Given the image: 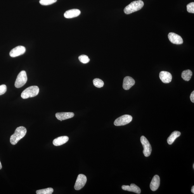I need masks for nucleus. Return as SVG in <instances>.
<instances>
[{"label": "nucleus", "instance_id": "b1692460", "mask_svg": "<svg viewBox=\"0 0 194 194\" xmlns=\"http://www.w3.org/2000/svg\"><path fill=\"white\" fill-rule=\"evenodd\" d=\"M7 88L6 85H0V95H2L6 93Z\"/></svg>", "mask_w": 194, "mask_h": 194}, {"label": "nucleus", "instance_id": "5701e85b", "mask_svg": "<svg viewBox=\"0 0 194 194\" xmlns=\"http://www.w3.org/2000/svg\"><path fill=\"white\" fill-rule=\"evenodd\" d=\"M187 11L189 13H194V3L192 2L187 6Z\"/></svg>", "mask_w": 194, "mask_h": 194}, {"label": "nucleus", "instance_id": "dca6fc26", "mask_svg": "<svg viewBox=\"0 0 194 194\" xmlns=\"http://www.w3.org/2000/svg\"><path fill=\"white\" fill-rule=\"evenodd\" d=\"M68 140L69 138L68 136H61L54 139L53 141V144L55 146H60L67 143Z\"/></svg>", "mask_w": 194, "mask_h": 194}, {"label": "nucleus", "instance_id": "423d86ee", "mask_svg": "<svg viewBox=\"0 0 194 194\" xmlns=\"http://www.w3.org/2000/svg\"><path fill=\"white\" fill-rule=\"evenodd\" d=\"M132 120V117L129 115H124L117 118L115 120L114 124L115 126H120L129 124Z\"/></svg>", "mask_w": 194, "mask_h": 194}, {"label": "nucleus", "instance_id": "f8f14e48", "mask_svg": "<svg viewBox=\"0 0 194 194\" xmlns=\"http://www.w3.org/2000/svg\"><path fill=\"white\" fill-rule=\"evenodd\" d=\"M74 113L72 112H61L56 113V114L57 119L61 121L63 120L70 119L74 116Z\"/></svg>", "mask_w": 194, "mask_h": 194}, {"label": "nucleus", "instance_id": "ddd939ff", "mask_svg": "<svg viewBox=\"0 0 194 194\" xmlns=\"http://www.w3.org/2000/svg\"><path fill=\"white\" fill-rule=\"evenodd\" d=\"M160 185V178L158 175H155L151 181L150 184V188L153 191H157Z\"/></svg>", "mask_w": 194, "mask_h": 194}, {"label": "nucleus", "instance_id": "7ed1b4c3", "mask_svg": "<svg viewBox=\"0 0 194 194\" xmlns=\"http://www.w3.org/2000/svg\"><path fill=\"white\" fill-rule=\"evenodd\" d=\"M39 89L36 86H31L28 87L23 91L21 94V96L23 99L32 98L38 94Z\"/></svg>", "mask_w": 194, "mask_h": 194}, {"label": "nucleus", "instance_id": "bb28decb", "mask_svg": "<svg viewBox=\"0 0 194 194\" xmlns=\"http://www.w3.org/2000/svg\"><path fill=\"white\" fill-rule=\"evenodd\" d=\"M2 168V165L1 162H0V170Z\"/></svg>", "mask_w": 194, "mask_h": 194}, {"label": "nucleus", "instance_id": "20e7f679", "mask_svg": "<svg viewBox=\"0 0 194 194\" xmlns=\"http://www.w3.org/2000/svg\"><path fill=\"white\" fill-rule=\"evenodd\" d=\"M27 80V73L24 70L21 71L19 73L15 82V86L20 88L26 84Z\"/></svg>", "mask_w": 194, "mask_h": 194}, {"label": "nucleus", "instance_id": "a211bd4d", "mask_svg": "<svg viewBox=\"0 0 194 194\" xmlns=\"http://www.w3.org/2000/svg\"><path fill=\"white\" fill-rule=\"evenodd\" d=\"M192 75V72L191 70H186L182 72V77L185 81H188L191 80Z\"/></svg>", "mask_w": 194, "mask_h": 194}, {"label": "nucleus", "instance_id": "393cba45", "mask_svg": "<svg viewBox=\"0 0 194 194\" xmlns=\"http://www.w3.org/2000/svg\"><path fill=\"white\" fill-rule=\"evenodd\" d=\"M191 100L192 103H194V91H193L191 94L190 96Z\"/></svg>", "mask_w": 194, "mask_h": 194}, {"label": "nucleus", "instance_id": "f03ea898", "mask_svg": "<svg viewBox=\"0 0 194 194\" xmlns=\"http://www.w3.org/2000/svg\"><path fill=\"white\" fill-rule=\"evenodd\" d=\"M143 6V2L141 0L133 1L125 7L124 12L125 13L129 15L140 10Z\"/></svg>", "mask_w": 194, "mask_h": 194}, {"label": "nucleus", "instance_id": "39448f33", "mask_svg": "<svg viewBox=\"0 0 194 194\" xmlns=\"http://www.w3.org/2000/svg\"><path fill=\"white\" fill-rule=\"evenodd\" d=\"M141 143L143 148V153L146 157H148L152 152V148L149 142L145 137L142 136L140 138Z\"/></svg>", "mask_w": 194, "mask_h": 194}, {"label": "nucleus", "instance_id": "6e6552de", "mask_svg": "<svg viewBox=\"0 0 194 194\" xmlns=\"http://www.w3.org/2000/svg\"><path fill=\"white\" fill-rule=\"evenodd\" d=\"M26 49L24 46H19L13 48L9 53V55L12 57H16L24 54L26 52Z\"/></svg>", "mask_w": 194, "mask_h": 194}, {"label": "nucleus", "instance_id": "f257e3e1", "mask_svg": "<svg viewBox=\"0 0 194 194\" xmlns=\"http://www.w3.org/2000/svg\"><path fill=\"white\" fill-rule=\"evenodd\" d=\"M27 133L26 128L21 126L17 128L15 130V133L11 137L10 141L12 145H15L20 139L25 137Z\"/></svg>", "mask_w": 194, "mask_h": 194}, {"label": "nucleus", "instance_id": "aec40b11", "mask_svg": "<svg viewBox=\"0 0 194 194\" xmlns=\"http://www.w3.org/2000/svg\"><path fill=\"white\" fill-rule=\"evenodd\" d=\"M93 84L95 86L98 88H101L104 85V82L102 80L99 79H95L93 80Z\"/></svg>", "mask_w": 194, "mask_h": 194}, {"label": "nucleus", "instance_id": "9b49d317", "mask_svg": "<svg viewBox=\"0 0 194 194\" xmlns=\"http://www.w3.org/2000/svg\"><path fill=\"white\" fill-rule=\"evenodd\" d=\"M159 77L162 82L165 84L169 83L171 82L172 79V76L171 73L167 71H164L160 72Z\"/></svg>", "mask_w": 194, "mask_h": 194}, {"label": "nucleus", "instance_id": "4be33fe9", "mask_svg": "<svg viewBox=\"0 0 194 194\" xmlns=\"http://www.w3.org/2000/svg\"><path fill=\"white\" fill-rule=\"evenodd\" d=\"M79 59L80 61L84 64L88 63L90 61L89 57L85 55H82L80 56Z\"/></svg>", "mask_w": 194, "mask_h": 194}, {"label": "nucleus", "instance_id": "412c9836", "mask_svg": "<svg viewBox=\"0 0 194 194\" xmlns=\"http://www.w3.org/2000/svg\"><path fill=\"white\" fill-rule=\"evenodd\" d=\"M57 0H40V3L42 5L48 6L56 3Z\"/></svg>", "mask_w": 194, "mask_h": 194}, {"label": "nucleus", "instance_id": "a878e982", "mask_svg": "<svg viewBox=\"0 0 194 194\" xmlns=\"http://www.w3.org/2000/svg\"><path fill=\"white\" fill-rule=\"evenodd\" d=\"M191 192L193 193H194V186H193L191 189Z\"/></svg>", "mask_w": 194, "mask_h": 194}, {"label": "nucleus", "instance_id": "1a4fd4ad", "mask_svg": "<svg viewBox=\"0 0 194 194\" xmlns=\"http://www.w3.org/2000/svg\"><path fill=\"white\" fill-rule=\"evenodd\" d=\"M169 39L172 44H181L183 43V40L182 37L178 34L173 32H170L168 35Z\"/></svg>", "mask_w": 194, "mask_h": 194}, {"label": "nucleus", "instance_id": "cd10ccee", "mask_svg": "<svg viewBox=\"0 0 194 194\" xmlns=\"http://www.w3.org/2000/svg\"><path fill=\"white\" fill-rule=\"evenodd\" d=\"M193 168L194 169V164H193Z\"/></svg>", "mask_w": 194, "mask_h": 194}, {"label": "nucleus", "instance_id": "9d476101", "mask_svg": "<svg viewBox=\"0 0 194 194\" xmlns=\"http://www.w3.org/2000/svg\"><path fill=\"white\" fill-rule=\"evenodd\" d=\"M135 83L134 80L131 77L127 76L124 78L123 81V87L124 90H129Z\"/></svg>", "mask_w": 194, "mask_h": 194}, {"label": "nucleus", "instance_id": "0eeeda50", "mask_svg": "<svg viewBox=\"0 0 194 194\" xmlns=\"http://www.w3.org/2000/svg\"><path fill=\"white\" fill-rule=\"evenodd\" d=\"M87 181V177L85 175L80 174L78 176L75 184V190H80L83 188Z\"/></svg>", "mask_w": 194, "mask_h": 194}, {"label": "nucleus", "instance_id": "6ab92c4d", "mask_svg": "<svg viewBox=\"0 0 194 194\" xmlns=\"http://www.w3.org/2000/svg\"><path fill=\"white\" fill-rule=\"evenodd\" d=\"M53 188H48L37 190L36 192L37 194H51L53 192Z\"/></svg>", "mask_w": 194, "mask_h": 194}, {"label": "nucleus", "instance_id": "4468645a", "mask_svg": "<svg viewBox=\"0 0 194 194\" xmlns=\"http://www.w3.org/2000/svg\"><path fill=\"white\" fill-rule=\"evenodd\" d=\"M81 14V11L78 9H72L66 11L64 13L65 17L67 18H72L77 17Z\"/></svg>", "mask_w": 194, "mask_h": 194}, {"label": "nucleus", "instance_id": "2eb2a0df", "mask_svg": "<svg viewBox=\"0 0 194 194\" xmlns=\"http://www.w3.org/2000/svg\"><path fill=\"white\" fill-rule=\"evenodd\" d=\"M122 188L124 191L132 192L137 194L141 193L140 188L134 184H131L130 186L124 185L122 186Z\"/></svg>", "mask_w": 194, "mask_h": 194}, {"label": "nucleus", "instance_id": "f3484780", "mask_svg": "<svg viewBox=\"0 0 194 194\" xmlns=\"http://www.w3.org/2000/svg\"><path fill=\"white\" fill-rule=\"evenodd\" d=\"M181 135V132L178 131H175L172 132L167 139V142L169 145H172L177 138H178Z\"/></svg>", "mask_w": 194, "mask_h": 194}]
</instances>
